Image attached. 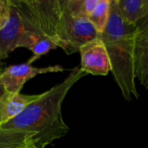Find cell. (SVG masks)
<instances>
[{
    "instance_id": "obj_14",
    "label": "cell",
    "mask_w": 148,
    "mask_h": 148,
    "mask_svg": "<svg viewBox=\"0 0 148 148\" xmlns=\"http://www.w3.org/2000/svg\"><path fill=\"white\" fill-rule=\"evenodd\" d=\"M10 15V0H0V30L9 22Z\"/></svg>"
},
{
    "instance_id": "obj_6",
    "label": "cell",
    "mask_w": 148,
    "mask_h": 148,
    "mask_svg": "<svg viewBox=\"0 0 148 148\" xmlns=\"http://www.w3.org/2000/svg\"><path fill=\"white\" fill-rule=\"evenodd\" d=\"M79 53L81 55L80 69L84 73L105 76L111 72L109 57L100 36L84 44Z\"/></svg>"
},
{
    "instance_id": "obj_8",
    "label": "cell",
    "mask_w": 148,
    "mask_h": 148,
    "mask_svg": "<svg viewBox=\"0 0 148 148\" xmlns=\"http://www.w3.org/2000/svg\"><path fill=\"white\" fill-rule=\"evenodd\" d=\"M134 56L136 78L148 90V21L137 24Z\"/></svg>"
},
{
    "instance_id": "obj_7",
    "label": "cell",
    "mask_w": 148,
    "mask_h": 148,
    "mask_svg": "<svg viewBox=\"0 0 148 148\" xmlns=\"http://www.w3.org/2000/svg\"><path fill=\"white\" fill-rule=\"evenodd\" d=\"M25 30L22 18L10 1V15L6 26L0 30V55L5 59L17 49V43Z\"/></svg>"
},
{
    "instance_id": "obj_3",
    "label": "cell",
    "mask_w": 148,
    "mask_h": 148,
    "mask_svg": "<svg viewBox=\"0 0 148 148\" xmlns=\"http://www.w3.org/2000/svg\"><path fill=\"white\" fill-rule=\"evenodd\" d=\"M27 29L41 33L53 42L62 13V0H10Z\"/></svg>"
},
{
    "instance_id": "obj_1",
    "label": "cell",
    "mask_w": 148,
    "mask_h": 148,
    "mask_svg": "<svg viewBox=\"0 0 148 148\" xmlns=\"http://www.w3.org/2000/svg\"><path fill=\"white\" fill-rule=\"evenodd\" d=\"M86 75L80 67L73 69L66 79L40 94L20 114L0 124V148H15L23 143L45 148L64 137L69 127L62 118V102L70 88Z\"/></svg>"
},
{
    "instance_id": "obj_16",
    "label": "cell",
    "mask_w": 148,
    "mask_h": 148,
    "mask_svg": "<svg viewBox=\"0 0 148 148\" xmlns=\"http://www.w3.org/2000/svg\"><path fill=\"white\" fill-rule=\"evenodd\" d=\"M1 72V71H0ZM3 91H4V89H3V86H2V84H1V82H0V95L3 93Z\"/></svg>"
},
{
    "instance_id": "obj_2",
    "label": "cell",
    "mask_w": 148,
    "mask_h": 148,
    "mask_svg": "<svg viewBox=\"0 0 148 148\" xmlns=\"http://www.w3.org/2000/svg\"><path fill=\"white\" fill-rule=\"evenodd\" d=\"M136 30L137 25L129 24L121 17L117 0H111L109 21L99 36L107 49L113 76L127 101L140 97L135 84Z\"/></svg>"
},
{
    "instance_id": "obj_9",
    "label": "cell",
    "mask_w": 148,
    "mask_h": 148,
    "mask_svg": "<svg viewBox=\"0 0 148 148\" xmlns=\"http://www.w3.org/2000/svg\"><path fill=\"white\" fill-rule=\"evenodd\" d=\"M39 95H24L3 91L0 95V124L5 123L20 114Z\"/></svg>"
},
{
    "instance_id": "obj_4",
    "label": "cell",
    "mask_w": 148,
    "mask_h": 148,
    "mask_svg": "<svg viewBox=\"0 0 148 148\" xmlns=\"http://www.w3.org/2000/svg\"><path fill=\"white\" fill-rule=\"evenodd\" d=\"M98 36L99 33L88 19L75 17L63 9L54 43L67 55H71L79 52L84 44Z\"/></svg>"
},
{
    "instance_id": "obj_15",
    "label": "cell",
    "mask_w": 148,
    "mask_h": 148,
    "mask_svg": "<svg viewBox=\"0 0 148 148\" xmlns=\"http://www.w3.org/2000/svg\"><path fill=\"white\" fill-rule=\"evenodd\" d=\"M15 148H36L32 144H30V143H23V144H22V145H20V146H18V147H16Z\"/></svg>"
},
{
    "instance_id": "obj_12",
    "label": "cell",
    "mask_w": 148,
    "mask_h": 148,
    "mask_svg": "<svg viewBox=\"0 0 148 148\" xmlns=\"http://www.w3.org/2000/svg\"><path fill=\"white\" fill-rule=\"evenodd\" d=\"M111 0H99L93 12L88 17V21L101 35L108 25L110 17Z\"/></svg>"
},
{
    "instance_id": "obj_13",
    "label": "cell",
    "mask_w": 148,
    "mask_h": 148,
    "mask_svg": "<svg viewBox=\"0 0 148 148\" xmlns=\"http://www.w3.org/2000/svg\"><path fill=\"white\" fill-rule=\"evenodd\" d=\"M99 0H62L63 9L71 16L88 19Z\"/></svg>"
},
{
    "instance_id": "obj_17",
    "label": "cell",
    "mask_w": 148,
    "mask_h": 148,
    "mask_svg": "<svg viewBox=\"0 0 148 148\" xmlns=\"http://www.w3.org/2000/svg\"><path fill=\"white\" fill-rule=\"evenodd\" d=\"M2 57H1V55H0V71H1V66H2Z\"/></svg>"
},
{
    "instance_id": "obj_5",
    "label": "cell",
    "mask_w": 148,
    "mask_h": 148,
    "mask_svg": "<svg viewBox=\"0 0 148 148\" xmlns=\"http://www.w3.org/2000/svg\"><path fill=\"white\" fill-rule=\"evenodd\" d=\"M38 58V56H34L24 63L10 65L3 70H1L0 82L4 91L10 93H20L24 84L36 75L48 73H58L65 70V69L61 65L42 68L32 66V62Z\"/></svg>"
},
{
    "instance_id": "obj_10",
    "label": "cell",
    "mask_w": 148,
    "mask_h": 148,
    "mask_svg": "<svg viewBox=\"0 0 148 148\" xmlns=\"http://www.w3.org/2000/svg\"><path fill=\"white\" fill-rule=\"evenodd\" d=\"M18 48L28 49L34 56L40 57L53 49H56L57 46L41 33L25 28V30L17 43V49Z\"/></svg>"
},
{
    "instance_id": "obj_11",
    "label": "cell",
    "mask_w": 148,
    "mask_h": 148,
    "mask_svg": "<svg viewBox=\"0 0 148 148\" xmlns=\"http://www.w3.org/2000/svg\"><path fill=\"white\" fill-rule=\"evenodd\" d=\"M117 3L121 17L129 24L137 25L148 16V0H117Z\"/></svg>"
}]
</instances>
